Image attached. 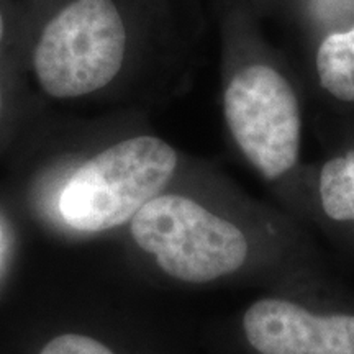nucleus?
<instances>
[{
	"label": "nucleus",
	"instance_id": "1",
	"mask_svg": "<svg viewBox=\"0 0 354 354\" xmlns=\"http://www.w3.org/2000/svg\"><path fill=\"white\" fill-rule=\"evenodd\" d=\"M183 30H196L184 0H21V50L57 100L105 91L140 51Z\"/></svg>",
	"mask_w": 354,
	"mask_h": 354
},
{
	"label": "nucleus",
	"instance_id": "2",
	"mask_svg": "<svg viewBox=\"0 0 354 354\" xmlns=\"http://www.w3.org/2000/svg\"><path fill=\"white\" fill-rule=\"evenodd\" d=\"M228 74L223 117L250 165L277 179L297 165L302 146V104L289 74L261 32V19L234 3H215Z\"/></svg>",
	"mask_w": 354,
	"mask_h": 354
},
{
	"label": "nucleus",
	"instance_id": "3",
	"mask_svg": "<svg viewBox=\"0 0 354 354\" xmlns=\"http://www.w3.org/2000/svg\"><path fill=\"white\" fill-rule=\"evenodd\" d=\"M177 169V153L153 135L115 143L79 167L59 198L61 216L71 228L99 233L130 221L159 196Z\"/></svg>",
	"mask_w": 354,
	"mask_h": 354
},
{
	"label": "nucleus",
	"instance_id": "4",
	"mask_svg": "<svg viewBox=\"0 0 354 354\" xmlns=\"http://www.w3.org/2000/svg\"><path fill=\"white\" fill-rule=\"evenodd\" d=\"M130 221L136 245L154 256L167 276L189 284L236 272L250 251L240 227L177 194L151 198Z\"/></svg>",
	"mask_w": 354,
	"mask_h": 354
},
{
	"label": "nucleus",
	"instance_id": "5",
	"mask_svg": "<svg viewBox=\"0 0 354 354\" xmlns=\"http://www.w3.org/2000/svg\"><path fill=\"white\" fill-rule=\"evenodd\" d=\"M243 330L258 354H354V315H320L286 299L251 304Z\"/></svg>",
	"mask_w": 354,
	"mask_h": 354
},
{
	"label": "nucleus",
	"instance_id": "6",
	"mask_svg": "<svg viewBox=\"0 0 354 354\" xmlns=\"http://www.w3.org/2000/svg\"><path fill=\"white\" fill-rule=\"evenodd\" d=\"M313 68L326 94L354 104V25L313 43Z\"/></svg>",
	"mask_w": 354,
	"mask_h": 354
},
{
	"label": "nucleus",
	"instance_id": "7",
	"mask_svg": "<svg viewBox=\"0 0 354 354\" xmlns=\"http://www.w3.org/2000/svg\"><path fill=\"white\" fill-rule=\"evenodd\" d=\"M281 10L312 43L354 25V0H286Z\"/></svg>",
	"mask_w": 354,
	"mask_h": 354
},
{
	"label": "nucleus",
	"instance_id": "8",
	"mask_svg": "<svg viewBox=\"0 0 354 354\" xmlns=\"http://www.w3.org/2000/svg\"><path fill=\"white\" fill-rule=\"evenodd\" d=\"M318 192L328 218L354 221V148L325 162Z\"/></svg>",
	"mask_w": 354,
	"mask_h": 354
},
{
	"label": "nucleus",
	"instance_id": "9",
	"mask_svg": "<svg viewBox=\"0 0 354 354\" xmlns=\"http://www.w3.org/2000/svg\"><path fill=\"white\" fill-rule=\"evenodd\" d=\"M21 46V0H0V59L7 50ZM3 88L0 81V115Z\"/></svg>",
	"mask_w": 354,
	"mask_h": 354
},
{
	"label": "nucleus",
	"instance_id": "10",
	"mask_svg": "<svg viewBox=\"0 0 354 354\" xmlns=\"http://www.w3.org/2000/svg\"><path fill=\"white\" fill-rule=\"evenodd\" d=\"M39 354H115L104 343L84 335L66 333L56 336Z\"/></svg>",
	"mask_w": 354,
	"mask_h": 354
},
{
	"label": "nucleus",
	"instance_id": "11",
	"mask_svg": "<svg viewBox=\"0 0 354 354\" xmlns=\"http://www.w3.org/2000/svg\"><path fill=\"white\" fill-rule=\"evenodd\" d=\"M284 2L286 0H215V3H234V6H240L251 13H254L259 19L276 10H281Z\"/></svg>",
	"mask_w": 354,
	"mask_h": 354
},
{
	"label": "nucleus",
	"instance_id": "12",
	"mask_svg": "<svg viewBox=\"0 0 354 354\" xmlns=\"http://www.w3.org/2000/svg\"><path fill=\"white\" fill-rule=\"evenodd\" d=\"M166 2H176V0H166Z\"/></svg>",
	"mask_w": 354,
	"mask_h": 354
}]
</instances>
